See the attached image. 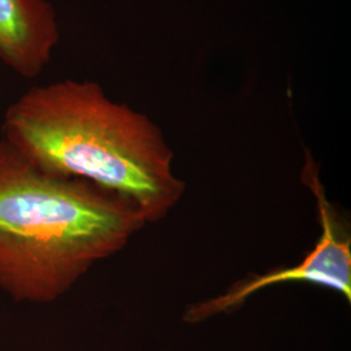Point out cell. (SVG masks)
Returning a JSON list of instances; mask_svg holds the SVG:
<instances>
[{"mask_svg": "<svg viewBox=\"0 0 351 351\" xmlns=\"http://www.w3.org/2000/svg\"><path fill=\"white\" fill-rule=\"evenodd\" d=\"M3 133L42 171L88 181L159 223L181 201L185 182L162 130L94 81L33 86L10 104Z\"/></svg>", "mask_w": 351, "mask_h": 351, "instance_id": "cell-1", "label": "cell"}, {"mask_svg": "<svg viewBox=\"0 0 351 351\" xmlns=\"http://www.w3.org/2000/svg\"><path fill=\"white\" fill-rule=\"evenodd\" d=\"M146 224L132 203L42 171L0 139V289L13 301L59 300Z\"/></svg>", "mask_w": 351, "mask_h": 351, "instance_id": "cell-2", "label": "cell"}, {"mask_svg": "<svg viewBox=\"0 0 351 351\" xmlns=\"http://www.w3.org/2000/svg\"><path fill=\"white\" fill-rule=\"evenodd\" d=\"M302 181L314 194L320 215L322 234L313 250L301 263L264 275L251 276L234 284L224 294L189 306L184 320L190 324L201 323L219 314L241 307L251 295L269 287L288 282H308L332 289L351 302V239L345 223L326 198L317 167L310 154L302 171Z\"/></svg>", "mask_w": 351, "mask_h": 351, "instance_id": "cell-3", "label": "cell"}, {"mask_svg": "<svg viewBox=\"0 0 351 351\" xmlns=\"http://www.w3.org/2000/svg\"><path fill=\"white\" fill-rule=\"evenodd\" d=\"M59 38L58 17L49 0H0V62L16 75H40Z\"/></svg>", "mask_w": 351, "mask_h": 351, "instance_id": "cell-4", "label": "cell"}]
</instances>
